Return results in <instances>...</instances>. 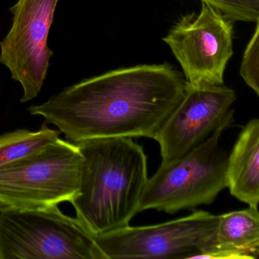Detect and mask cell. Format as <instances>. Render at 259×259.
Segmentation results:
<instances>
[{"mask_svg": "<svg viewBox=\"0 0 259 259\" xmlns=\"http://www.w3.org/2000/svg\"><path fill=\"white\" fill-rule=\"evenodd\" d=\"M186 81L168 63L110 71L31 106L73 143L107 138L154 139L184 94Z\"/></svg>", "mask_w": 259, "mask_h": 259, "instance_id": "6da1fadb", "label": "cell"}, {"mask_svg": "<svg viewBox=\"0 0 259 259\" xmlns=\"http://www.w3.org/2000/svg\"><path fill=\"white\" fill-rule=\"evenodd\" d=\"M82 155L79 190L70 203L93 236L130 226L148 181L143 148L130 138L76 143Z\"/></svg>", "mask_w": 259, "mask_h": 259, "instance_id": "7a4b0ae2", "label": "cell"}, {"mask_svg": "<svg viewBox=\"0 0 259 259\" xmlns=\"http://www.w3.org/2000/svg\"><path fill=\"white\" fill-rule=\"evenodd\" d=\"M0 259H107L95 236L59 206L0 207Z\"/></svg>", "mask_w": 259, "mask_h": 259, "instance_id": "3957f363", "label": "cell"}, {"mask_svg": "<svg viewBox=\"0 0 259 259\" xmlns=\"http://www.w3.org/2000/svg\"><path fill=\"white\" fill-rule=\"evenodd\" d=\"M233 121V117L226 120L204 142L183 157L160 164L148 179L139 212L154 209L175 213L212 204L227 187L228 155L220 148L219 140Z\"/></svg>", "mask_w": 259, "mask_h": 259, "instance_id": "277c9868", "label": "cell"}, {"mask_svg": "<svg viewBox=\"0 0 259 259\" xmlns=\"http://www.w3.org/2000/svg\"><path fill=\"white\" fill-rule=\"evenodd\" d=\"M81 162L78 145L59 138L0 169V207L34 209L72 202L79 190Z\"/></svg>", "mask_w": 259, "mask_h": 259, "instance_id": "5b68a950", "label": "cell"}, {"mask_svg": "<svg viewBox=\"0 0 259 259\" xmlns=\"http://www.w3.org/2000/svg\"><path fill=\"white\" fill-rule=\"evenodd\" d=\"M219 215L204 210L146 227H123L95 236L107 259L194 258L213 244Z\"/></svg>", "mask_w": 259, "mask_h": 259, "instance_id": "8992f818", "label": "cell"}, {"mask_svg": "<svg viewBox=\"0 0 259 259\" xmlns=\"http://www.w3.org/2000/svg\"><path fill=\"white\" fill-rule=\"evenodd\" d=\"M195 87L222 85L233 57V22L201 2L198 15H185L163 38Z\"/></svg>", "mask_w": 259, "mask_h": 259, "instance_id": "52a82bcc", "label": "cell"}, {"mask_svg": "<svg viewBox=\"0 0 259 259\" xmlns=\"http://www.w3.org/2000/svg\"><path fill=\"white\" fill-rule=\"evenodd\" d=\"M59 1L18 0L10 8L13 25L0 41V63L22 85V103L37 98L43 87L53 55L48 36Z\"/></svg>", "mask_w": 259, "mask_h": 259, "instance_id": "ba28073f", "label": "cell"}, {"mask_svg": "<svg viewBox=\"0 0 259 259\" xmlns=\"http://www.w3.org/2000/svg\"><path fill=\"white\" fill-rule=\"evenodd\" d=\"M236 99V92L224 84L195 87L186 82L181 100L154 138L160 145V164L183 157L233 117L230 107Z\"/></svg>", "mask_w": 259, "mask_h": 259, "instance_id": "9c48e42d", "label": "cell"}, {"mask_svg": "<svg viewBox=\"0 0 259 259\" xmlns=\"http://www.w3.org/2000/svg\"><path fill=\"white\" fill-rule=\"evenodd\" d=\"M227 187L230 194L249 207L259 203V120L244 127L227 158Z\"/></svg>", "mask_w": 259, "mask_h": 259, "instance_id": "30bf717a", "label": "cell"}, {"mask_svg": "<svg viewBox=\"0 0 259 259\" xmlns=\"http://www.w3.org/2000/svg\"><path fill=\"white\" fill-rule=\"evenodd\" d=\"M213 250L236 251L247 259H257L259 254L258 208L248 206L243 210L219 215L213 244L198 254Z\"/></svg>", "mask_w": 259, "mask_h": 259, "instance_id": "8fae6325", "label": "cell"}, {"mask_svg": "<svg viewBox=\"0 0 259 259\" xmlns=\"http://www.w3.org/2000/svg\"><path fill=\"white\" fill-rule=\"evenodd\" d=\"M58 130L50 128L46 122L40 130H17L0 136V169L15 163L56 142Z\"/></svg>", "mask_w": 259, "mask_h": 259, "instance_id": "7c38bea8", "label": "cell"}, {"mask_svg": "<svg viewBox=\"0 0 259 259\" xmlns=\"http://www.w3.org/2000/svg\"><path fill=\"white\" fill-rule=\"evenodd\" d=\"M219 12L226 19L235 22L259 21V0H201Z\"/></svg>", "mask_w": 259, "mask_h": 259, "instance_id": "4fadbf2b", "label": "cell"}, {"mask_svg": "<svg viewBox=\"0 0 259 259\" xmlns=\"http://www.w3.org/2000/svg\"><path fill=\"white\" fill-rule=\"evenodd\" d=\"M240 76L245 84L259 95V21L247 45L241 63Z\"/></svg>", "mask_w": 259, "mask_h": 259, "instance_id": "5bb4252c", "label": "cell"}]
</instances>
